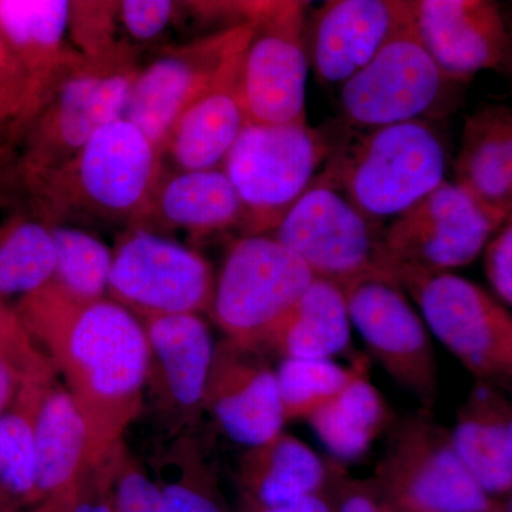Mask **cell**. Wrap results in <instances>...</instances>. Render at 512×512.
Returning a JSON list of instances; mask_svg holds the SVG:
<instances>
[{
  "instance_id": "6da1fadb",
  "label": "cell",
  "mask_w": 512,
  "mask_h": 512,
  "mask_svg": "<svg viewBox=\"0 0 512 512\" xmlns=\"http://www.w3.org/2000/svg\"><path fill=\"white\" fill-rule=\"evenodd\" d=\"M16 313L45 345L104 450L123 441L143 409L150 349L143 323L110 298H76L55 282L20 299Z\"/></svg>"
},
{
  "instance_id": "7a4b0ae2",
  "label": "cell",
  "mask_w": 512,
  "mask_h": 512,
  "mask_svg": "<svg viewBox=\"0 0 512 512\" xmlns=\"http://www.w3.org/2000/svg\"><path fill=\"white\" fill-rule=\"evenodd\" d=\"M163 177V156L140 128L113 121L69 161L26 180L52 217L147 220Z\"/></svg>"
},
{
  "instance_id": "3957f363",
  "label": "cell",
  "mask_w": 512,
  "mask_h": 512,
  "mask_svg": "<svg viewBox=\"0 0 512 512\" xmlns=\"http://www.w3.org/2000/svg\"><path fill=\"white\" fill-rule=\"evenodd\" d=\"M447 157L424 120L369 128L332 151L323 170L349 200L384 225L439 188Z\"/></svg>"
},
{
  "instance_id": "277c9868",
  "label": "cell",
  "mask_w": 512,
  "mask_h": 512,
  "mask_svg": "<svg viewBox=\"0 0 512 512\" xmlns=\"http://www.w3.org/2000/svg\"><path fill=\"white\" fill-rule=\"evenodd\" d=\"M140 70L133 47L123 40L103 55L80 56L23 128V177L66 163L100 128L124 119Z\"/></svg>"
},
{
  "instance_id": "5b68a950",
  "label": "cell",
  "mask_w": 512,
  "mask_h": 512,
  "mask_svg": "<svg viewBox=\"0 0 512 512\" xmlns=\"http://www.w3.org/2000/svg\"><path fill=\"white\" fill-rule=\"evenodd\" d=\"M332 151L308 123L245 124L221 167L244 207L245 234H271L318 180Z\"/></svg>"
},
{
  "instance_id": "8992f818",
  "label": "cell",
  "mask_w": 512,
  "mask_h": 512,
  "mask_svg": "<svg viewBox=\"0 0 512 512\" xmlns=\"http://www.w3.org/2000/svg\"><path fill=\"white\" fill-rule=\"evenodd\" d=\"M313 279L308 265L271 235H245L229 249L210 312L228 339L262 349Z\"/></svg>"
},
{
  "instance_id": "52a82bcc",
  "label": "cell",
  "mask_w": 512,
  "mask_h": 512,
  "mask_svg": "<svg viewBox=\"0 0 512 512\" xmlns=\"http://www.w3.org/2000/svg\"><path fill=\"white\" fill-rule=\"evenodd\" d=\"M384 231L323 170L269 235L298 255L315 278L343 288L369 272H390Z\"/></svg>"
},
{
  "instance_id": "ba28073f",
  "label": "cell",
  "mask_w": 512,
  "mask_h": 512,
  "mask_svg": "<svg viewBox=\"0 0 512 512\" xmlns=\"http://www.w3.org/2000/svg\"><path fill=\"white\" fill-rule=\"evenodd\" d=\"M500 227L464 188L444 181L387 225V268L402 286L421 276L450 274L473 262Z\"/></svg>"
},
{
  "instance_id": "9c48e42d",
  "label": "cell",
  "mask_w": 512,
  "mask_h": 512,
  "mask_svg": "<svg viewBox=\"0 0 512 512\" xmlns=\"http://www.w3.org/2000/svg\"><path fill=\"white\" fill-rule=\"evenodd\" d=\"M212 266L192 249L136 228L113 251L109 298L138 320L211 311Z\"/></svg>"
},
{
  "instance_id": "30bf717a",
  "label": "cell",
  "mask_w": 512,
  "mask_h": 512,
  "mask_svg": "<svg viewBox=\"0 0 512 512\" xmlns=\"http://www.w3.org/2000/svg\"><path fill=\"white\" fill-rule=\"evenodd\" d=\"M377 474L413 512H494L490 495L457 456L450 433L424 413L394 424Z\"/></svg>"
},
{
  "instance_id": "8fae6325",
  "label": "cell",
  "mask_w": 512,
  "mask_h": 512,
  "mask_svg": "<svg viewBox=\"0 0 512 512\" xmlns=\"http://www.w3.org/2000/svg\"><path fill=\"white\" fill-rule=\"evenodd\" d=\"M305 9V2L259 5L239 70L248 123H306Z\"/></svg>"
},
{
  "instance_id": "7c38bea8",
  "label": "cell",
  "mask_w": 512,
  "mask_h": 512,
  "mask_svg": "<svg viewBox=\"0 0 512 512\" xmlns=\"http://www.w3.org/2000/svg\"><path fill=\"white\" fill-rule=\"evenodd\" d=\"M350 322L387 375L424 407L436 403L437 363L429 330L387 271H373L343 286Z\"/></svg>"
},
{
  "instance_id": "4fadbf2b",
  "label": "cell",
  "mask_w": 512,
  "mask_h": 512,
  "mask_svg": "<svg viewBox=\"0 0 512 512\" xmlns=\"http://www.w3.org/2000/svg\"><path fill=\"white\" fill-rule=\"evenodd\" d=\"M424 323L473 375L512 380V315L480 286L453 274L404 282Z\"/></svg>"
},
{
  "instance_id": "5bb4252c",
  "label": "cell",
  "mask_w": 512,
  "mask_h": 512,
  "mask_svg": "<svg viewBox=\"0 0 512 512\" xmlns=\"http://www.w3.org/2000/svg\"><path fill=\"white\" fill-rule=\"evenodd\" d=\"M448 83L412 25L342 84L340 107L365 130L421 120L439 106Z\"/></svg>"
},
{
  "instance_id": "9a60e30c",
  "label": "cell",
  "mask_w": 512,
  "mask_h": 512,
  "mask_svg": "<svg viewBox=\"0 0 512 512\" xmlns=\"http://www.w3.org/2000/svg\"><path fill=\"white\" fill-rule=\"evenodd\" d=\"M251 32V25L231 26L165 52L138 73L124 119L163 156L175 123L245 49Z\"/></svg>"
},
{
  "instance_id": "2e32d148",
  "label": "cell",
  "mask_w": 512,
  "mask_h": 512,
  "mask_svg": "<svg viewBox=\"0 0 512 512\" xmlns=\"http://www.w3.org/2000/svg\"><path fill=\"white\" fill-rule=\"evenodd\" d=\"M141 323L150 349L146 390L151 402L170 439L192 434L205 412L217 349L210 328L197 313L154 316Z\"/></svg>"
},
{
  "instance_id": "e0dca14e",
  "label": "cell",
  "mask_w": 512,
  "mask_h": 512,
  "mask_svg": "<svg viewBox=\"0 0 512 512\" xmlns=\"http://www.w3.org/2000/svg\"><path fill=\"white\" fill-rule=\"evenodd\" d=\"M205 412L229 440L247 448L282 433L286 419L278 377L261 348L222 340L215 349Z\"/></svg>"
},
{
  "instance_id": "ac0fdd59",
  "label": "cell",
  "mask_w": 512,
  "mask_h": 512,
  "mask_svg": "<svg viewBox=\"0 0 512 512\" xmlns=\"http://www.w3.org/2000/svg\"><path fill=\"white\" fill-rule=\"evenodd\" d=\"M313 18L316 76L325 84H343L413 25V0H332Z\"/></svg>"
},
{
  "instance_id": "d6986e66",
  "label": "cell",
  "mask_w": 512,
  "mask_h": 512,
  "mask_svg": "<svg viewBox=\"0 0 512 512\" xmlns=\"http://www.w3.org/2000/svg\"><path fill=\"white\" fill-rule=\"evenodd\" d=\"M417 36L453 82L503 62L507 32L493 2L413 0Z\"/></svg>"
},
{
  "instance_id": "ffe728a7",
  "label": "cell",
  "mask_w": 512,
  "mask_h": 512,
  "mask_svg": "<svg viewBox=\"0 0 512 512\" xmlns=\"http://www.w3.org/2000/svg\"><path fill=\"white\" fill-rule=\"evenodd\" d=\"M67 0H0V33L28 79L23 131L42 109L53 86L82 53L64 43L69 29Z\"/></svg>"
},
{
  "instance_id": "44dd1931",
  "label": "cell",
  "mask_w": 512,
  "mask_h": 512,
  "mask_svg": "<svg viewBox=\"0 0 512 512\" xmlns=\"http://www.w3.org/2000/svg\"><path fill=\"white\" fill-rule=\"evenodd\" d=\"M244 50L228 64L210 89L184 111L171 130L163 158L171 157L178 171L221 168L248 123L239 92Z\"/></svg>"
},
{
  "instance_id": "7402d4cb",
  "label": "cell",
  "mask_w": 512,
  "mask_h": 512,
  "mask_svg": "<svg viewBox=\"0 0 512 512\" xmlns=\"http://www.w3.org/2000/svg\"><path fill=\"white\" fill-rule=\"evenodd\" d=\"M35 439L40 503L69 490L84 468L113 448L99 446L72 394L53 380L46 384L40 399Z\"/></svg>"
},
{
  "instance_id": "603a6c76",
  "label": "cell",
  "mask_w": 512,
  "mask_h": 512,
  "mask_svg": "<svg viewBox=\"0 0 512 512\" xmlns=\"http://www.w3.org/2000/svg\"><path fill=\"white\" fill-rule=\"evenodd\" d=\"M457 183L501 225L512 222V109L491 106L467 120Z\"/></svg>"
},
{
  "instance_id": "cb8c5ba5",
  "label": "cell",
  "mask_w": 512,
  "mask_h": 512,
  "mask_svg": "<svg viewBox=\"0 0 512 512\" xmlns=\"http://www.w3.org/2000/svg\"><path fill=\"white\" fill-rule=\"evenodd\" d=\"M328 467L308 444L282 431L275 439L251 447L238 464V484L248 510L281 507L318 495Z\"/></svg>"
},
{
  "instance_id": "d4e9b609",
  "label": "cell",
  "mask_w": 512,
  "mask_h": 512,
  "mask_svg": "<svg viewBox=\"0 0 512 512\" xmlns=\"http://www.w3.org/2000/svg\"><path fill=\"white\" fill-rule=\"evenodd\" d=\"M194 235L217 234L244 224V207L222 168L178 171L161 178L147 218Z\"/></svg>"
},
{
  "instance_id": "484cf974",
  "label": "cell",
  "mask_w": 512,
  "mask_h": 512,
  "mask_svg": "<svg viewBox=\"0 0 512 512\" xmlns=\"http://www.w3.org/2000/svg\"><path fill=\"white\" fill-rule=\"evenodd\" d=\"M350 322L345 293L339 285L315 278L262 348H269L282 359H332L348 348Z\"/></svg>"
},
{
  "instance_id": "4316f807",
  "label": "cell",
  "mask_w": 512,
  "mask_h": 512,
  "mask_svg": "<svg viewBox=\"0 0 512 512\" xmlns=\"http://www.w3.org/2000/svg\"><path fill=\"white\" fill-rule=\"evenodd\" d=\"M505 412L493 393L478 389L450 433L457 456L488 495L512 491V456Z\"/></svg>"
},
{
  "instance_id": "83f0119b",
  "label": "cell",
  "mask_w": 512,
  "mask_h": 512,
  "mask_svg": "<svg viewBox=\"0 0 512 512\" xmlns=\"http://www.w3.org/2000/svg\"><path fill=\"white\" fill-rule=\"evenodd\" d=\"M366 372L308 419L320 443L340 463L365 456L389 424L387 404Z\"/></svg>"
},
{
  "instance_id": "f1b7e54d",
  "label": "cell",
  "mask_w": 512,
  "mask_h": 512,
  "mask_svg": "<svg viewBox=\"0 0 512 512\" xmlns=\"http://www.w3.org/2000/svg\"><path fill=\"white\" fill-rule=\"evenodd\" d=\"M50 380L52 377L26 380L0 419V493L18 511L40 504L35 424L43 390Z\"/></svg>"
},
{
  "instance_id": "f546056e",
  "label": "cell",
  "mask_w": 512,
  "mask_h": 512,
  "mask_svg": "<svg viewBox=\"0 0 512 512\" xmlns=\"http://www.w3.org/2000/svg\"><path fill=\"white\" fill-rule=\"evenodd\" d=\"M150 467L168 512H227L217 476L192 434L170 439Z\"/></svg>"
},
{
  "instance_id": "4dcf8cb0",
  "label": "cell",
  "mask_w": 512,
  "mask_h": 512,
  "mask_svg": "<svg viewBox=\"0 0 512 512\" xmlns=\"http://www.w3.org/2000/svg\"><path fill=\"white\" fill-rule=\"evenodd\" d=\"M52 227L25 217L0 224V298L30 295L55 278Z\"/></svg>"
},
{
  "instance_id": "1f68e13d",
  "label": "cell",
  "mask_w": 512,
  "mask_h": 512,
  "mask_svg": "<svg viewBox=\"0 0 512 512\" xmlns=\"http://www.w3.org/2000/svg\"><path fill=\"white\" fill-rule=\"evenodd\" d=\"M365 369V363L345 367L332 359H282L276 377L286 421L308 420Z\"/></svg>"
},
{
  "instance_id": "d6a6232c",
  "label": "cell",
  "mask_w": 512,
  "mask_h": 512,
  "mask_svg": "<svg viewBox=\"0 0 512 512\" xmlns=\"http://www.w3.org/2000/svg\"><path fill=\"white\" fill-rule=\"evenodd\" d=\"M50 227L56 248L53 282L76 298L87 301L106 298L113 252L99 238L82 229Z\"/></svg>"
},
{
  "instance_id": "836d02e7",
  "label": "cell",
  "mask_w": 512,
  "mask_h": 512,
  "mask_svg": "<svg viewBox=\"0 0 512 512\" xmlns=\"http://www.w3.org/2000/svg\"><path fill=\"white\" fill-rule=\"evenodd\" d=\"M110 487L116 512H168L156 481L131 456L123 441L111 454Z\"/></svg>"
},
{
  "instance_id": "e575fe53",
  "label": "cell",
  "mask_w": 512,
  "mask_h": 512,
  "mask_svg": "<svg viewBox=\"0 0 512 512\" xmlns=\"http://www.w3.org/2000/svg\"><path fill=\"white\" fill-rule=\"evenodd\" d=\"M120 2H70V37L77 52L86 57L103 55L113 49Z\"/></svg>"
},
{
  "instance_id": "d590c367",
  "label": "cell",
  "mask_w": 512,
  "mask_h": 512,
  "mask_svg": "<svg viewBox=\"0 0 512 512\" xmlns=\"http://www.w3.org/2000/svg\"><path fill=\"white\" fill-rule=\"evenodd\" d=\"M114 447L99 461L84 468L76 478L70 487L69 512H116L110 487Z\"/></svg>"
},
{
  "instance_id": "8d00e7d4",
  "label": "cell",
  "mask_w": 512,
  "mask_h": 512,
  "mask_svg": "<svg viewBox=\"0 0 512 512\" xmlns=\"http://www.w3.org/2000/svg\"><path fill=\"white\" fill-rule=\"evenodd\" d=\"M174 2L168 0H124L119 18L133 39L147 42L164 32L174 15Z\"/></svg>"
},
{
  "instance_id": "74e56055",
  "label": "cell",
  "mask_w": 512,
  "mask_h": 512,
  "mask_svg": "<svg viewBox=\"0 0 512 512\" xmlns=\"http://www.w3.org/2000/svg\"><path fill=\"white\" fill-rule=\"evenodd\" d=\"M0 355L12 357L19 363L40 373L52 375V367L40 356L30 342V335L18 313L9 309L0 298Z\"/></svg>"
},
{
  "instance_id": "f35d334b",
  "label": "cell",
  "mask_w": 512,
  "mask_h": 512,
  "mask_svg": "<svg viewBox=\"0 0 512 512\" xmlns=\"http://www.w3.org/2000/svg\"><path fill=\"white\" fill-rule=\"evenodd\" d=\"M485 272L495 292L512 305V222L487 245Z\"/></svg>"
},
{
  "instance_id": "ab89813d",
  "label": "cell",
  "mask_w": 512,
  "mask_h": 512,
  "mask_svg": "<svg viewBox=\"0 0 512 512\" xmlns=\"http://www.w3.org/2000/svg\"><path fill=\"white\" fill-rule=\"evenodd\" d=\"M52 375H40L28 369L18 360L0 355V419L8 412L26 380L49 379Z\"/></svg>"
},
{
  "instance_id": "60d3db41",
  "label": "cell",
  "mask_w": 512,
  "mask_h": 512,
  "mask_svg": "<svg viewBox=\"0 0 512 512\" xmlns=\"http://www.w3.org/2000/svg\"><path fill=\"white\" fill-rule=\"evenodd\" d=\"M0 89L9 90L28 99V79L8 43L0 33ZM25 111V110H23ZM16 127V126H15Z\"/></svg>"
},
{
  "instance_id": "b9f144b4",
  "label": "cell",
  "mask_w": 512,
  "mask_h": 512,
  "mask_svg": "<svg viewBox=\"0 0 512 512\" xmlns=\"http://www.w3.org/2000/svg\"><path fill=\"white\" fill-rule=\"evenodd\" d=\"M339 512H390L367 491H350L342 500Z\"/></svg>"
},
{
  "instance_id": "7bdbcfd3",
  "label": "cell",
  "mask_w": 512,
  "mask_h": 512,
  "mask_svg": "<svg viewBox=\"0 0 512 512\" xmlns=\"http://www.w3.org/2000/svg\"><path fill=\"white\" fill-rule=\"evenodd\" d=\"M25 110V99L19 94L0 89V126L13 124L16 126Z\"/></svg>"
},
{
  "instance_id": "ee69618b",
  "label": "cell",
  "mask_w": 512,
  "mask_h": 512,
  "mask_svg": "<svg viewBox=\"0 0 512 512\" xmlns=\"http://www.w3.org/2000/svg\"><path fill=\"white\" fill-rule=\"evenodd\" d=\"M248 512H332L328 503L318 495L303 498L296 503L281 505V507L261 508V510H248Z\"/></svg>"
},
{
  "instance_id": "f6af8a7d",
  "label": "cell",
  "mask_w": 512,
  "mask_h": 512,
  "mask_svg": "<svg viewBox=\"0 0 512 512\" xmlns=\"http://www.w3.org/2000/svg\"><path fill=\"white\" fill-rule=\"evenodd\" d=\"M70 488L64 493L47 498L43 503L37 504L30 512H69Z\"/></svg>"
},
{
  "instance_id": "bcb514c9",
  "label": "cell",
  "mask_w": 512,
  "mask_h": 512,
  "mask_svg": "<svg viewBox=\"0 0 512 512\" xmlns=\"http://www.w3.org/2000/svg\"><path fill=\"white\" fill-rule=\"evenodd\" d=\"M505 434H507L508 448H510L512 456V416L505 421Z\"/></svg>"
},
{
  "instance_id": "7dc6e473",
  "label": "cell",
  "mask_w": 512,
  "mask_h": 512,
  "mask_svg": "<svg viewBox=\"0 0 512 512\" xmlns=\"http://www.w3.org/2000/svg\"><path fill=\"white\" fill-rule=\"evenodd\" d=\"M0 512H18L12 504L0 493Z\"/></svg>"
},
{
  "instance_id": "c3c4849f",
  "label": "cell",
  "mask_w": 512,
  "mask_h": 512,
  "mask_svg": "<svg viewBox=\"0 0 512 512\" xmlns=\"http://www.w3.org/2000/svg\"><path fill=\"white\" fill-rule=\"evenodd\" d=\"M6 157H8V151H6V148L0 144V164L6 160Z\"/></svg>"
},
{
  "instance_id": "681fc988",
  "label": "cell",
  "mask_w": 512,
  "mask_h": 512,
  "mask_svg": "<svg viewBox=\"0 0 512 512\" xmlns=\"http://www.w3.org/2000/svg\"><path fill=\"white\" fill-rule=\"evenodd\" d=\"M508 512H512V497L510 503H508Z\"/></svg>"
},
{
  "instance_id": "f907efd6",
  "label": "cell",
  "mask_w": 512,
  "mask_h": 512,
  "mask_svg": "<svg viewBox=\"0 0 512 512\" xmlns=\"http://www.w3.org/2000/svg\"><path fill=\"white\" fill-rule=\"evenodd\" d=\"M3 90H5V89H3Z\"/></svg>"
}]
</instances>
